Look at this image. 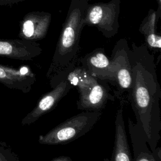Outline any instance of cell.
Masks as SVG:
<instances>
[{"label":"cell","instance_id":"6da1fadb","mask_svg":"<svg viewBox=\"0 0 161 161\" xmlns=\"http://www.w3.org/2000/svg\"><path fill=\"white\" fill-rule=\"evenodd\" d=\"M132 82L128 98L136 117V123L146 136L153 152L160 139L161 89L153 54L145 45L132 43L129 51Z\"/></svg>","mask_w":161,"mask_h":161},{"label":"cell","instance_id":"7a4b0ae2","mask_svg":"<svg viewBox=\"0 0 161 161\" xmlns=\"http://www.w3.org/2000/svg\"><path fill=\"white\" fill-rule=\"evenodd\" d=\"M89 0H71L66 18L46 74L47 79L64 70L76 61L83 28L82 20Z\"/></svg>","mask_w":161,"mask_h":161},{"label":"cell","instance_id":"3957f363","mask_svg":"<svg viewBox=\"0 0 161 161\" xmlns=\"http://www.w3.org/2000/svg\"><path fill=\"white\" fill-rule=\"evenodd\" d=\"M102 114L101 111H85L59 124L45 135L39 136L42 145L69 143L86 135L96 125Z\"/></svg>","mask_w":161,"mask_h":161},{"label":"cell","instance_id":"277c9868","mask_svg":"<svg viewBox=\"0 0 161 161\" xmlns=\"http://www.w3.org/2000/svg\"><path fill=\"white\" fill-rule=\"evenodd\" d=\"M120 6L121 0L88 4L82 20L83 26L96 27L107 38L115 36L119 26Z\"/></svg>","mask_w":161,"mask_h":161},{"label":"cell","instance_id":"5b68a950","mask_svg":"<svg viewBox=\"0 0 161 161\" xmlns=\"http://www.w3.org/2000/svg\"><path fill=\"white\" fill-rule=\"evenodd\" d=\"M130 49L127 40L125 38L119 39L114 46L110 58L115 70L114 86L116 87L118 97H121L125 94L128 96L131 86V69L129 60Z\"/></svg>","mask_w":161,"mask_h":161},{"label":"cell","instance_id":"8992f818","mask_svg":"<svg viewBox=\"0 0 161 161\" xmlns=\"http://www.w3.org/2000/svg\"><path fill=\"white\" fill-rule=\"evenodd\" d=\"M109 89L106 81L96 79L89 87L78 91L79 96L77 101V109L90 111H101L108 100H114Z\"/></svg>","mask_w":161,"mask_h":161},{"label":"cell","instance_id":"52a82bcc","mask_svg":"<svg viewBox=\"0 0 161 161\" xmlns=\"http://www.w3.org/2000/svg\"><path fill=\"white\" fill-rule=\"evenodd\" d=\"M72 87V86L67 80L61 79L58 80L52 91L43 94L35 107L22 119L21 125H30L54 109L58 103L67 94Z\"/></svg>","mask_w":161,"mask_h":161},{"label":"cell","instance_id":"ba28073f","mask_svg":"<svg viewBox=\"0 0 161 161\" xmlns=\"http://www.w3.org/2000/svg\"><path fill=\"white\" fill-rule=\"evenodd\" d=\"M80 65L92 76L114 85L115 70L104 49L97 48L86 54L79 60Z\"/></svg>","mask_w":161,"mask_h":161},{"label":"cell","instance_id":"9c48e42d","mask_svg":"<svg viewBox=\"0 0 161 161\" xmlns=\"http://www.w3.org/2000/svg\"><path fill=\"white\" fill-rule=\"evenodd\" d=\"M52 14L45 11H31L27 13L20 23L19 37L36 42L43 39L48 32Z\"/></svg>","mask_w":161,"mask_h":161},{"label":"cell","instance_id":"30bf717a","mask_svg":"<svg viewBox=\"0 0 161 161\" xmlns=\"http://www.w3.org/2000/svg\"><path fill=\"white\" fill-rule=\"evenodd\" d=\"M42 53L36 42L24 39L0 40V56L19 60H31Z\"/></svg>","mask_w":161,"mask_h":161},{"label":"cell","instance_id":"8fae6325","mask_svg":"<svg viewBox=\"0 0 161 161\" xmlns=\"http://www.w3.org/2000/svg\"><path fill=\"white\" fill-rule=\"evenodd\" d=\"M35 82V74L28 67L17 69L0 64V83L6 87L28 93Z\"/></svg>","mask_w":161,"mask_h":161},{"label":"cell","instance_id":"7c38bea8","mask_svg":"<svg viewBox=\"0 0 161 161\" xmlns=\"http://www.w3.org/2000/svg\"><path fill=\"white\" fill-rule=\"evenodd\" d=\"M111 161H132L121 108L118 109L116 114L114 142Z\"/></svg>","mask_w":161,"mask_h":161},{"label":"cell","instance_id":"4fadbf2b","mask_svg":"<svg viewBox=\"0 0 161 161\" xmlns=\"http://www.w3.org/2000/svg\"><path fill=\"white\" fill-rule=\"evenodd\" d=\"M128 126L133 148L132 161H153L152 152L143 130L130 118L128 119Z\"/></svg>","mask_w":161,"mask_h":161},{"label":"cell","instance_id":"5bb4252c","mask_svg":"<svg viewBox=\"0 0 161 161\" xmlns=\"http://www.w3.org/2000/svg\"><path fill=\"white\" fill-rule=\"evenodd\" d=\"M159 19L157 11L150 9L138 29L144 36L147 47L150 50L158 51L161 48V36L160 34L157 33V23Z\"/></svg>","mask_w":161,"mask_h":161},{"label":"cell","instance_id":"9a60e30c","mask_svg":"<svg viewBox=\"0 0 161 161\" xmlns=\"http://www.w3.org/2000/svg\"><path fill=\"white\" fill-rule=\"evenodd\" d=\"M0 161H19L18 155L5 142L0 140Z\"/></svg>","mask_w":161,"mask_h":161},{"label":"cell","instance_id":"2e32d148","mask_svg":"<svg viewBox=\"0 0 161 161\" xmlns=\"http://www.w3.org/2000/svg\"><path fill=\"white\" fill-rule=\"evenodd\" d=\"M153 161H161V152L160 148L157 147L155 150L152 152Z\"/></svg>","mask_w":161,"mask_h":161},{"label":"cell","instance_id":"e0dca14e","mask_svg":"<svg viewBox=\"0 0 161 161\" xmlns=\"http://www.w3.org/2000/svg\"><path fill=\"white\" fill-rule=\"evenodd\" d=\"M25 0H0V5L5 6V5H10L13 4L14 3H17Z\"/></svg>","mask_w":161,"mask_h":161},{"label":"cell","instance_id":"ac0fdd59","mask_svg":"<svg viewBox=\"0 0 161 161\" xmlns=\"http://www.w3.org/2000/svg\"><path fill=\"white\" fill-rule=\"evenodd\" d=\"M51 161H73L72 159L67 156H60L58 157H55L53 159H52Z\"/></svg>","mask_w":161,"mask_h":161},{"label":"cell","instance_id":"d6986e66","mask_svg":"<svg viewBox=\"0 0 161 161\" xmlns=\"http://www.w3.org/2000/svg\"><path fill=\"white\" fill-rule=\"evenodd\" d=\"M157 4V9L156 10L157 16L159 18L161 17V0H155Z\"/></svg>","mask_w":161,"mask_h":161}]
</instances>
